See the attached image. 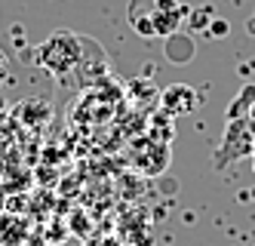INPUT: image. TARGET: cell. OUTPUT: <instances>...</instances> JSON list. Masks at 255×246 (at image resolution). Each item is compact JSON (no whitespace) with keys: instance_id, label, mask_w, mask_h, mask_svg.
Segmentation results:
<instances>
[{"instance_id":"277c9868","label":"cell","mask_w":255,"mask_h":246,"mask_svg":"<svg viewBox=\"0 0 255 246\" xmlns=\"http://www.w3.org/2000/svg\"><path fill=\"white\" fill-rule=\"evenodd\" d=\"M185 6L178 3V0H154L151 3V22H154V31L157 37L163 34H172L178 25H181V18H185Z\"/></svg>"},{"instance_id":"9c48e42d","label":"cell","mask_w":255,"mask_h":246,"mask_svg":"<svg viewBox=\"0 0 255 246\" xmlns=\"http://www.w3.org/2000/svg\"><path fill=\"white\" fill-rule=\"evenodd\" d=\"M252 169H255V145H252Z\"/></svg>"},{"instance_id":"ba28073f","label":"cell","mask_w":255,"mask_h":246,"mask_svg":"<svg viewBox=\"0 0 255 246\" xmlns=\"http://www.w3.org/2000/svg\"><path fill=\"white\" fill-rule=\"evenodd\" d=\"M0 213H6V197H3V191H0Z\"/></svg>"},{"instance_id":"6da1fadb","label":"cell","mask_w":255,"mask_h":246,"mask_svg":"<svg viewBox=\"0 0 255 246\" xmlns=\"http://www.w3.org/2000/svg\"><path fill=\"white\" fill-rule=\"evenodd\" d=\"M80 37L68 34V31H56L49 40L37 49V62L40 68H46L52 77H65V74L74 71V65L80 62Z\"/></svg>"},{"instance_id":"7a4b0ae2","label":"cell","mask_w":255,"mask_h":246,"mask_svg":"<svg viewBox=\"0 0 255 246\" xmlns=\"http://www.w3.org/2000/svg\"><path fill=\"white\" fill-rule=\"evenodd\" d=\"M132 163L144 176H157V173H163V169L169 166V145L157 142V139H141V142H135Z\"/></svg>"},{"instance_id":"5b68a950","label":"cell","mask_w":255,"mask_h":246,"mask_svg":"<svg viewBox=\"0 0 255 246\" xmlns=\"http://www.w3.org/2000/svg\"><path fill=\"white\" fill-rule=\"evenodd\" d=\"M31 237V225L25 216L0 213V246H25Z\"/></svg>"},{"instance_id":"8992f818","label":"cell","mask_w":255,"mask_h":246,"mask_svg":"<svg viewBox=\"0 0 255 246\" xmlns=\"http://www.w3.org/2000/svg\"><path fill=\"white\" fill-rule=\"evenodd\" d=\"M212 34L215 37H225L228 34V22H225V18H212Z\"/></svg>"},{"instance_id":"3957f363","label":"cell","mask_w":255,"mask_h":246,"mask_svg":"<svg viewBox=\"0 0 255 246\" xmlns=\"http://www.w3.org/2000/svg\"><path fill=\"white\" fill-rule=\"evenodd\" d=\"M197 89L188 86V83H172L160 92V108H163V114H169V117H185L191 114V111L197 108Z\"/></svg>"},{"instance_id":"52a82bcc","label":"cell","mask_w":255,"mask_h":246,"mask_svg":"<svg viewBox=\"0 0 255 246\" xmlns=\"http://www.w3.org/2000/svg\"><path fill=\"white\" fill-rule=\"evenodd\" d=\"M249 123H252V129H255V102H252V108H249Z\"/></svg>"}]
</instances>
